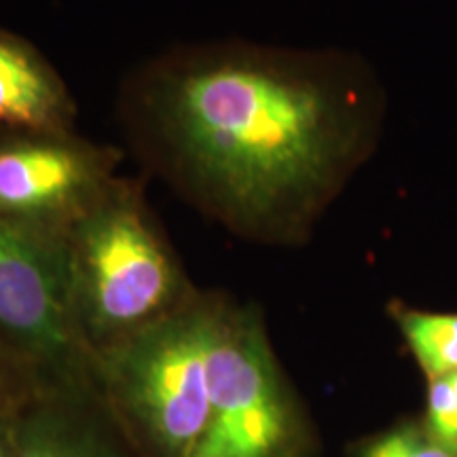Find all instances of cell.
Masks as SVG:
<instances>
[{"mask_svg": "<svg viewBox=\"0 0 457 457\" xmlns=\"http://www.w3.org/2000/svg\"><path fill=\"white\" fill-rule=\"evenodd\" d=\"M370 66L335 49L193 43L142 62L119 119L142 165L231 236L301 245L384 128Z\"/></svg>", "mask_w": 457, "mask_h": 457, "instance_id": "obj_1", "label": "cell"}, {"mask_svg": "<svg viewBox=\"0 0 457 457\" xmlns=\"http://www.w3.org/2000/svg\"><path fill=\"white\" fill-rule=\"evenodd\" d=\"M68 295L91 356L131 339L197 295L140 182L119 176L64 237Z\"/></svg>", "mask_w": 457, "mask_h": 457, "instance_id": "obj_2", "label": "cell"}, {"mask_svg": "<svg viewBox=\"0 0 457 457\" xmlns=\"http://www.w3.org/2000/svg\"><path fill=\"white\" fill-rule=\"evenodd\" d=\"M220 293L191 301L96 356V387L136 457H191L210 417V345Z\"/></svg>", "mask_w": 457, "mask_h": 457, "instance_id": "obj_3", "label": "cell"}, {"mask_svg": "<svg viewBox=\"0 0 457 457\" xmlns=\"http://www.w3.org/2000/svg\"><path fill=\"white\" fill-rule=\"evenodd\" d=\"M318 438L253 303L220 293L210 345V417L191 457H316Z\"/></svg>", "mask_w": 457, "mask_h": 457, "instance_id": "obj_4", "label": "cell"}, {"mask_svg": "<svg viewBox=\"0 0 457 457\" xmlns=\"http://www.w3.org/2000/svg\"><path fill=\"white\" fill-rule=\"evenodd\" d=\"M0 337L30 360L49 392L98 394L94 356L72 318L64 242L0 222Z\"/></svg>", "mask_w": 457, "mask_h": 457, "instance_id": "obj_5", "label": "cell"}, {"mask_svg": "<svg viewBox=\"0 0 457 457\" xmlns=\"http://www.w3.org/2000/svg\"><path fill=\"white\" fill-rule=\"evenodd\" d=\"M123 153L74 131L0 129V222L64 242L119 179Z\"/></svg>", "mask_w": 457, "mask_h": 457, "instance_id": "obj_6", "label": "cell"}, {"mask_svg": "<svg viewBox=\"0 0 457 457\" xmlns=\"http://www.w3.org/2000/svg\"><path fill=\"white\" fill-rule=\"evenodd\" d=\"M17 457H136L98 394L45 392L17 420Z\"/></svg>", "mask_w": 457, "mask_h": 457, "instance_id": "obj_7", "label": "cell"}, {"mask_svg": "<svg viewBox=\"0 0 457 457\" xmlns=\"http://www.w3.org/2000/svg\"><path fill=\"white\" fill-rule=\"evenodd\" d=\"M0 129H77V104L64 77L28 38L3 28H0Z\"/></svg>", "mask_w": 457, "mask_h": 457, "instance_id": "obj_8", "label": "cell"}, {"mask_svg": "<svg viewBox=\"0 0 457 457\" xmlns=\"http://www.w3.org/2000/svg\"><path fill=\"white\" fill-rule=\"evenodd\" d=\"M390 316L426 379L457 370V312L415 310L394 301Z\"/></svg>", "mask_w": 457, "mask_h": 457, "instance_id": "obj_9", "label": "cell"}, {"mask_svg": "<svg viewBox=\"0 0 457 457\" xmlns=\"http://www.w3.org/2000/svg\"><path fill=\"white\" fill-rule=\"evenodd\" d=\"M350 457H457L428 430L424 420H403L386 430L352 443Z\"/></svg>", "mask_w": 457, "mask_h": 457, "instance_id": "obj_10", "label": "cell"}, {"mask_svg": "<svg viewBox=\"0 0 457 457\" xmlns=\"http://www.w3.org/2000/svg\"><path fill=\"white\" fill-rule=\"evenodd\" d=\"M47 390L43 377L11 343L0 337V420H13Z\"/></svg>", "mask_w": 457, "mask_h": 457, "instance_id": "obj_11", "label": "cell"}, {"mask_svg": "<svg viewBox=\"0 0 457 457\" xmlns=\"http://www.w3.org/2000/svg\"><path fill=\"white\" fill-rule=\"evenodd\" d=\"M424 424L438 441L457 451V370L428 379Z\"/></svg>", "mask_w": 457, "mask_h": 457, "instance_id": "obj_12", "label": "cell"}, {"mask_svg": "<svg viewBox=\"0 0 457 457\" xmlns=\"http://www.w3.org/2000/svg\"><path fill=\"white\" fill-rule=\"evenodd\" d=\"M17 420H0V457H17Z\"/></svg>", "mask_w": 457, "mask_h": 457, "instance_id": "obj_13", "label": "cell"}]
</instances>
